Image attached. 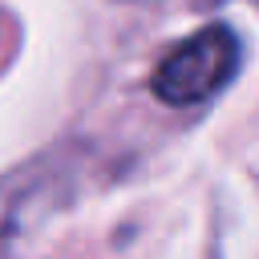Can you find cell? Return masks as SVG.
Here are the masks:
<instances>
[{
  "instance_id": "1",
  "label": "cell",
  "mask_w": 259,
  "mask_h": 259,
  "mask_svg": "<svg viewBox=\"0 0 259 259\" xmlns=\"http://www.w3.org/2000/svg\"><path fill=\"white\" fill-rule=\"evenodd\" d=\"M235 69H239L235 32L227 24H206L158 61L150 89L166 105H198V101L214 97L235 77Z\"/></svg>"
},
{
  "instance_id": "2",
  "label": "cell",
  "mask_w": 259,
  "mask_h": 259,
  "mask_svg": "<svg viewBox=\"0 0 259 259\" xmlns=\"http://www.w3.org/2000/svg\"><path fill=\"white\" fill-rule=\"evenodd\" d=\"M40 186H45V174H36V166H20V170L0 178V255L28 227V219H32L28 206L36 202Z\"/></svg>"
},
{
  "instance_id": "3",
  "label": "cell",
  "mask_w": 259,
  "mask_h": 259,
  "mask_svg": "<svg viewBox=\"0 0 259 259\" xmlns=\"http://www.w3.org/2000/svg\"><path fill=\"white\" fill-rule=\"evenodd\" d=\"M202 4H210V0H202Z\"/></svg>"
}]
</instances>
